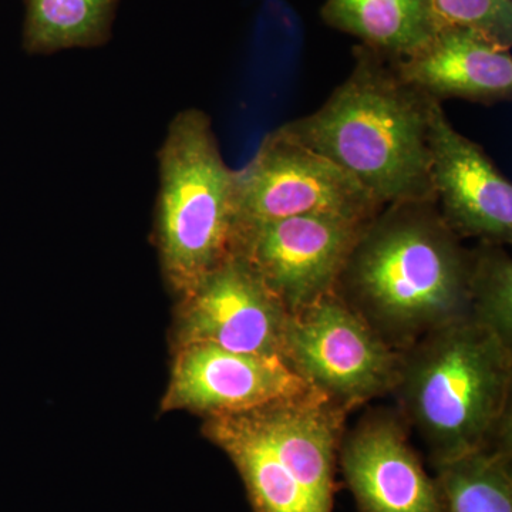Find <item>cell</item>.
I'll return each mask as SVG.
<instances>
[{
    "label": "cell",
    "mask_w": 512,
    "mask_h": 512,
    "mask_svg": "<svg viewBox=\"0 0 512 512\" xmlns=\"http://www.w3.org/2000/svg\"><path fill=\"white\" fill-rule=\"evenodd\" d=\"M461 241L434 201L386 205L357 239L335 292L387 345L406 352L468 318L471 251Z\"/></svg>",
    "instance_id": "obj_1"
},
{
    "label": "cell",
    "mask_w": 512,
    "mask_h": 512,
    "mask_svg": "<svg viewBox=\"0 0 512 512\" xmlns=\"http://www.w3.org/2000/svg\"><path fill=\"white\" fill-rule=\"evenodd\" d=\"M434 100L404 84L392 63L355 47V67L318 110L282 131L328 158L380 205L434 201L429 123Z\"/></svg>",
    "instance_id": "obj_2"
},
{
    "label": "cell",
    "mask_w": 512,
    "mask_h": 512,
    "mask_svg": "<svg viewBox=\"0 0 512 512\" xmlns=\"http://www.w3.org/2000/svg\"><path fill=\"white\" fill-rule=\"evenodd\" d=\"M512 349L470 318L403 352L396 389L434 466L511 439Z\"/></svg>",
    "instance_id": "obj_3"
},
{
    "label": "cell",
    "mask_w": 512,
    "mask_h": 512,
    "mask_svg": "<svg viewBox=\"0 0 512 512\" xmlns=\"http://www.w3.org/2000/svg\"><path fill=\"white\" fill-rule=\"evenodd\" d=\"M234 171L225 164L211 117L180 111L158 151L157 244L165 281L191 292L231 252Z\"/></svg>",
    "instance_id": "obj_4"
},
{
    "label": "cell",
    "mask_w": 512,
    "mask_h": 512,
    "mask_svg": "<svg viewBox=\"0 0 512 512\" xmlns=\"http://www.w3.org/2000/svg\"><path fill=\"white\" fill-rule=\"evenodd\" d=\"M282 357L313 389L353 409L396 389L403 353L335 291L288 313Z\"/></svg>",
    "instance_id": "obj_5"
},
{
    "label": "cell",
    "mask_w": 512,
    "mask_h": 512,
    "mask_svg": "<svg viewBox=\"0 0 512 512\" xmlns=\"http://www.w3.org/2000/svg\"><path fill=\"white\" fill-rule=\"evenodd\" d=\"M382 208L342 168L281 128L264 138L244 168L234 171V232L319 212L373 218Z\"/></svg>",
    "instance_id": "obj_6"
},
{
    "label": "cell",
    "mask_w": 512,
    "mask_h": 512,
    "mask_svg": "<svg viewBox=\"0 0 512 512\" xmlns=\"http://www.w3.org/2000/svg\"><path fill=\"white\" fill-rule=\"evenodd\" d=\"M370 220L319 212L262 222L237 229L231 252L241 256L292 313L335 291Z\"/></svg>",
    "instance_id": "obj_7"
},
{
    "label": "cell",
    "mask_w": 512,
    "mask_h": 512,
    "mask_svg": "<svg viewBox=\"0 0 512 512\" xmlns=\"http://www.w3.org/2000/svg\"><path fill=\"white\" fill-rule=\"evenodd\" d=\"M288 311L258 274L229 252L217 268L181 296L178 348L208 343L251 355L282 356Z\"/></svg>",
    "instance_id": "obj_8"
},
{
    "label": "cell",
    "mask_w": 512,
    "mask_h": 512,
    "mask_svg": "<svg viewBox=\"0 0 512 512\" xmlns=\"http://www.w3.org/2000/svg\"><path fill=\"white\" fill-rule=\"evenodd\" d=\"M312 393L319 392L282 356L192 343L177 350L163 409L228 416Z\"/></svg>",
    "instance_id": "obj_9"
},
{
    "label": "cell",
    "mask_w": 512,
    "mask_h": 512,
    "mask_svg": "<svg viewBox=\"0 0 512 512\" xmlns=\"http://www.w3.org/2000/svg\"><path fill=\"white\" fill-rule=\"evenodd\" d=\"M429 153L436 204L447 227L460 239L510 245L511 181L483 147L458 133L439 101L430 109Z\"/></svg>",
    "instance_id": "obj_10"
},
{
    "label": "cell",
    "mask_w": 512,
    "mask_h": 512,
    "mask_svg": "<svg viewBox=\"0 0 512 512\" xmlns=\"http://www.w3.org/2000/svg\"><path fill=\"white\" fill-rule=\"evenodd\" d=\"M340 466L360 512H443L439 484L393 414L366 417L343 441Z\"/></svg>",
    "instance_id": "obj_11"
},
{
    "label": "cell",
    "mask_w": 512,
    "mask_h": 512,
    "mask_svg": "<svg viewBox=\"0 0 512 512\" xmlns=\"http://www.w3.org/2000/svg\"><path fill=\"white\" fill-rule=\"evenodd\" d=\"M390 63L404 84L439 103L461 99L491 106L512 97L510 47L473 29L441 26L426 46Z\"/></svg>",
    "instance_id": "obj_12"
},
{
    "label": "cell",
    "mask_w": 512,
    "mask_h": 512,
    "mask_svg": "<svg viewBox=\"0 0 512 512\" xmlns=\"http://www.w3.org/2000/svg\"><path fill=\"white\" fill-rule=\"evenodd\" d=\"M204 431L237 467L252 511L332 512L312 497L288 458L268 439L252 410L208 417Z\"/></svg>",
    "instance_id": "obj_13"
},
{
    "label": "cell",
    "mask_w": 512,
    "mask_h": 512,
    "mask_svg": "<svg viewBox=\"0 0 512 512\" xmlns=\"http://www.w3.org/2000/svg\"><path fill=\"white\" fill-rule=\"evenodd\" d=\"M320 15L390 62L412 56L440 29L427 0H326Z\"/></svg>",
    "instance_id": "obj_14"
},
{
    "label": "cell",
    "mask_w": 512,
    "mask_h": 512,
    "mask_svg": "<svg viewBox=\"0 0 512 512\" xmlns=\"http://www.w3.org/2000/svg\"><path fill=\"white\" fill-rule=\"evenodd\" d=\"M120 0H26L22 45L29 55L106 45Z\"/></svg>",
    "instance_id": "obj_15"
},
{
    "label": "cell",
    "mask_w": 512,
    "mask_h": 512,
    "mask_svg": "<svg viewBox=\"0 0 512 512\" xmlns=\"http://www.w3.org/2000/svg\"><path fill=\"white\" fill-rule=\"evenodd\" d=\"M436 468L443 512H512L511 439Z\"/></svg>",
    "instance_id": "obj_16"
},
{
    "label": "cell",
    "mask_w": 512,
    "mask_h": 512,
    "mask_svg": "<svg viewBox=\"0 0 512 512\" xmlns=\"http://www.w3.org/2000/svg\"><path fill=\"white\" fill-rule=\"evenodd\" d=\"M468 318L512 349V261L501 245L471 251Z\"/></svg>",
    "instance_id": "obj_17"
},
{
    "label": "cell",
    "mask_w": 512,
    "mask_h": 512,
    "mask_svg": "<svg viewBox=\"0 0 512 512\" xmlns=\"http://www.w3.org/2000/svg\"><path fill=\"white\" fill-rule=\"evenodd\" d=\"M441 26L476 30L504 47L512 45V0H427Z\"/></svg>",
    "instance_id": "obj_18"
}]
</instances>
